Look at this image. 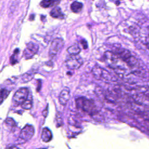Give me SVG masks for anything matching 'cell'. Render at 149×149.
I'll return each instance as SVG.
<instances>
[{"label": "cell", "mask_w": 149, "mask_h": 149, "mask_svg": "<svg viewBox=\"0 0 149 149\" xmlns=\"http://www.w3.org/2000/svg\"><path fill=\"white\" fill-rule=\"evenodd\" d=\"M42 114H43V116L44 117H46L47 116V114H48V107L46 108V109L45 110L43 111V112H42Z\"/></svg>", "instance_id": "obj_23"}, {"label": "cell", "mask_w": 149, "mask_h": 149, "mask_svg": "<svg viewBox=\"0 0 149 149\" xmlns=\"http://www.w3.org/2000/svg\"><path fill=\"white\" fill-rule=\"evenodd\" d=\"M18 52H19V49H15V51H14V54H16H16H17Z\"/></svg>", "instance_id": "obj_28"}, {"label": "cell", "mask_w": 149, "mask_h": 149, "mask_svg": "<svg viewBox=\"0 0 149 149\" xmlns=\"http://www.w3.org/2000/svg\"><path fill=\"white\" fill-rule=\"evenodd\" d=\"M32 104H33V101H32V98L29 97L21 105L22 107L24 109H30L32 107Z\"/></svg>", "instance_id": "obj_16"}, {"label": "cell", "mask_w": 149, "mask_h": 149, "mask_svg": "<svg viewBox=\"0 0 149 149\" xmlns=\"http://www.w3.org/2000/svg\"><path fill=\"white\" fill-rule=\"evenodd\" d=\"M18 3H19V0H12V4L10 6V9H12V10L16 9V7H17Z\"/></svg>", "instance_id": "obj_19"}, {"label": "cell", "mask_w": 149, "mask_h": 149, "mask_svg": "<svg viewBox=\"0 0 149 149\" xmlns=\"http://www.w3.org/2000/svg\"><path fill=\"white\" fill-rule=\"evenodd\" d=\"M91 72L94 77L98 80H103L108 81L111 80V79H112L109 72L99 66H95L92 69Z\"/></svg>", "instance_id": "obj_5"}, {"label": "cell", "mask_w": 149, "mask_h": 149, "mask_svg": "<svg viewBox=\"0 0 149 149\" xmlns=\"http://www.w3.org/2000/svg\"><path fill=\"white\" fill-rule=\"evenodd\" d=\"M29 91L27 88H20L15 93L13 102L16 105H22L28 98Z\"/></svg>", "instance_id": "obj_4"}, {"label": "cell", "mask_w": 149, "mask_h": 149, "mask_svg": "<svg viewBox=\"0 0 149 149\" xmlns=\"http://www.w3.org/2000/svg\"><path fill=\"white\" fill-rule=\"evenodd\" d=\"M83 63L82 58L77 55L71 56L65 62L66 67L72 70H76L79 69Z\"/></svg>", "instance_id": "obj_7"}, {"label": "cell", "mask_w": 149, "mask_h": 149, "mask_svg": "<svg viewBox=\"0 0 149 149\" xmlns=\"http://www.w3.org/2000/svg\"><path fill=\"white\" fill-rule=\"evenodd\" d=\"M50 15L55 19H62L64 18V15L62 12L61 9L58 6H55L52 9L50 12Z\"/></svg>", "instance_id": "obj_11"}, {"label": "cell", "mask_w": 149, "mask_h": 149, "mask_svg": "<svg viewBox=\"0 0 149 149\" xmlns=\"http://www.w3.org/2000/svg\"><path fill=\"white\" fill-rule=\"evenodd\" d=\"M112 51L117 54L129 68H134L139 65L138 60L129 50L122 48H115Z\"/></svg>", "instance_id": "obj_2"}, {"label": "cell", "mask_w": 149, "mask_h": 149, "mask_svg": "<svg viewBox=\"0 0 149 149\" xmlns=\"http://www.w3.org/2000/svg\"><path fill=\"white\" fill-rule=\"evenodd\" d=\"M5 123L8 125V126H16V123L15 122V120L12 119V118H8L7 119H5Z\"/></svg>", "instance_id": "obj_18"}, {"label": "cell", "mask_w": 149, "mask_h": 149, "mask_svg": "<svg viewBox=\"0 0 149 149\" xmlns=\"http://www.w3.org/2000/svg\"><path fill=\"white\" fill-rule=\"evenodd\" d=\"M104 60L110 68L115 70H126L129 68L121 58L112 51H107L104 52Z\"/></svg>", "instance_id": "obj_1"}, {"label": "cell", "mask_w": 149, "mask_h": 149, "mask_svg": "<svg viewBox=\"0 0 149 149\" xmlns=\"http://www.w3.org/2000/svg\"><path fill=\"white\" fill-rule=\"evenodd\" d=\"M70 98V90L68 87L64 88L60 93L58 99L62 105H65Z\"/></svg>", "instance_id": "obj_10"}, {"label": "cell", "mask_w": 149, "mask_h": 149, "mask_svg": "<svg viewBox=\"0 0 149 149\" xmlns=\"http://www.w3.org/2000/svg\"><path fill=\"white\" fill-rule=\"evenodd\" d=\"M6 149H20V148H18V147H16V146H10V147H8Z\"/></svg>", "instance_id": "obj_24"}, {"label": "cell", "mask_w": 149, "mask_h": 149, "mask_svg": "<svg viewBox=\"0 0 149 149\" xmlns=\"http://www.w3.org/2000/svg\"><path fill=\"white\" fill-rule=\"evenodd\" d=\"M34 15H30V17H31V20H34Z\"/></svg>", "instance_id": "obj_27"}, {"label": "cell", "mask_w": 149, "mask_h": 149, "mask_svg": "<svg viewBox=\"0 0 149 149\" xmlns=\"http://www.w3.org/2000/svg\"><path fill=\"white\" fill-rule=\"evenodd\" d=\"M10 61L11 64H12V65H14L15 63H16L17 62V61H16V59L15 58L14 55H13V56H12L10 57Z\"/></svg>", "instance_id": "obj_22"}, {"label": "cell", "mask_w": 149, "mask_h": 149, "mask_svg": "<svg viewBox=\"0 0 149 149\" xmlns=\"http://www.w3.org/2000/svg\"><path fill=\"white\" fill-rule=\"evenodd\" d=\"M38 51V45L34 42H30L27 44L26 48L23 51L24 56L29 59L32 58Z\"/></svg>", "instance_id": "obj_8"}, {"label": "cell", "mask_w": 149, "mask_h": 149, "mask_svg": "<svg viewBox=\"0 0 149 149\" xmlns=\"http://www.w3.org/2000/svg\"><path fill=\"white\" fill-rule=\"evenodd\" d=\"M83 8V4L81 2L74 1L70 5L71 10L74 13L80 12Z\"/></svg>", "instance_id": "obj_15"}, {"label": "cell", "mask_w": 149, "mask_h": 149, "mask_svg": "<svg viewBox=\"0 0 149 149\" xmlns=\"http://www.w3.org/2000/svg\"><path fill=\"white\" fill-rule=\"evenodd\" d=\"M32 78H33V76H31L30 74H25L23 76V80L26 82H27L28 81L31 80Z\"/></svg>", "instance_id": "obj_20"}, {"label": "cell", "mask_w": 149, "mask_h": 149, "mask_svg": "<svg viewBox=\"0 0 149 149\" xmlns=\"http://www.w3.org/2000/svg\"><path fill=\"white\" fill-rule=\"evenodd\" d=\"M41 140L44 142H48L52 138V134L51 130L48 129L47 127H45L42 129L41 136Z\"/></svg>", "instance_id": "obj_12"}, {"label": "cell", "mask_w": 149, "mask_h": 149, "mask_svg": "<svg viewBox=\"0 0 149 149\" xmlns=\"http://www.w3.org/2000/svg\"><path fill=\"white\" fill-rule=\"evenodd\" d=\"M67 52L72 56L77 55L80 52V48L78 45L74 44L70 46L67 49Z\"/></svg>", "instance_id": "obj_14"}, {"label": "cell", "mask_w": 149, "mask_h": 149, "mask_svg": "<svg viewBox=\"0 0 149 149\" xmlns=\"http://www.w3.org/2000/svg\"><path fill=\"white\" fill-rule=\"evenodd\" d=\"M38 87H37V91H38L40 90V88H41V81L40 80H38Z\"/></svg>", "instance_id": "obj_25"}, {"label": "cell", "mask_w": 149, "mask_h": 149, "mask_svg": "<svg viewBox=\"0 0 149 149\" xmlns=\"http://www.w3.org/2000/svg\"><path fill=\"white\" fill-rule=\"evenodd\" d=\"M76 107L90 115H94L97 112L96 106L91 100H88L85 97H79L76 100Z\"/></svg>", "instance_id": "obj_3"}, {"label": "cell", "mask_w": 149, "mask_h": 149, "mask_svg": "<svg viewBox=\"0 0 149 149\" xmlns=\"http://www.w3.org/2000/svg\"><path fill=\"white\" fill-rule=\"evenodd\" d=\"M146 42H147V45L148 48H149V33H148V37H147V39H146Z\"/></svg>", "instance_id": "obj_26"}, {"label": "cell", "mask_w": 149, "mask_h": 149, "mask_svg": "<svg viewBox=\"0 0 149 149\" xmlns=\"http://www.w3.org/2000/svg\"><path fill=\"white\" fill-rule=\"evenodd\" d=\"M9 94V91L6 89H1L0 90V104L8 97Z\"/></svg>", "instance_id": "obj_17"}, {"label": "cell", "mask_w": 149, "mask_h": 149, "mask_svg": "<svg viewBox=\"0 0 149 149\" xmlns=\"http://www.w3.org/2000/svg\"><path fill=\"white\" fill-rule=\"evenodd\" d=\"M60 0H42L40 5L42 8H47L49 7H55L59 3Z\"/></svg>", "instance_id": "obj_13"}, {"label": "cell", "mask_w": 149, "mask_h": 149, "mask_svg": "<svg viewBox=\"0 0 149 149\" xmlns=\"http://www.w3.org/2000/svg\"><path fill=\"white\" fill-rule=\"evenodd\" d=\"M64 45L63 40L60 38H55L51 42L49 49V55L51 57H54L61 51L62 47Z\"/></svg>", "instance_id": "obj_6"}, {"label": "cell", "mask_w": 149, "mask_h": 149, "mask_svg": "<svg viewBox=\"0 0 149 149\" xmlns=\"http://www.w3.org/2000/svg\"><path fill=\"white\" fill-rule=\"evenodd\" d=\"M81 44H82L83 47L84 49H87V44L86 41L83 40L81 41Z\"/></svg>", "instance_id": "obj_21"}, {"label": "cell", "mask_w": 149, "mask_h": 149, "mask_svg": "<svg viewBox=\"0 0 149 149\" xmlns=\"http://www.w3.org/2000/svg\"><path fill=\"white\" fill-rule=\"evenodd\" d=\"M34 133V129L33 126L26 125L22 130L20 133L19 137L24 140L27 141L31 139Z\"/></svg>", "instance_id": "obj_9"}]
</instances>
